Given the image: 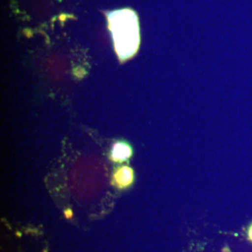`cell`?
<instances>
[{
  "instance_id": "cell-1",
  "label": "cell",
  "mask_w": 252,
  "mask_h": 252,
  "mask_svg": "<svg viewBox=\"0 0 252 252\" xmlns=\"http://www.w3.org/2000/svg\"><path fill=\"white\" fill-rule=\"evenodd\" d=\"M108 18L118 56L121 60L132 57L139 45L136 14L131 9H119L108 13Z\"/></svg>"
},
{
  "instance_id": "cell-3",
  "label": "cell",
  "mask_w": 252,
  "mask_h": 252,
  "mask_svg": "<svg viewBox=\"0 0 252 252\" xmlns=\"http://www.w3.org/2000/svg\"><path fill=\"white\" fill-rule=\"evenodd\" d=\"M131 155V149L124 143H117L113 147L112 157L116 161H124Z\"/></svg>"
},
{
  "instance_id": "cell-4",
  "label": "cell",
  "mask_w": 252,
  "mask_h": 252,
  "mask_svg": "<svg viewBox=\"0 0 252 252\" xmlns=\"http://www.w3.org/2000/svg\"><path fill=\"white\" fill-rule=\"evenodd\" d=\"M248 235H249V239H250V240L252 242V225L250 227V230H249Z\"/></svg>"
},
{
  "instance_id": "cell-2",
  "label": "cell",
  "mask_w": 252,
  "mask_h": 252,
  "mask_svg": "<svg viewBox=\"0 0 252 252\" xmlns=\"http://www.w3.org/2000/svg\"><path fill=\"white\" fill-rule=\"evenodd\" d=\"M115 180L118 186H121V187L127 186L133 180V172L128 167H123L116 173Z\"/></svg>"
}]
</instances>
